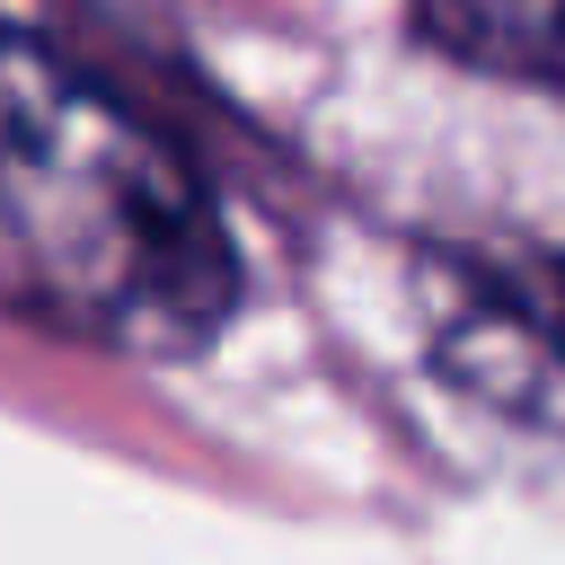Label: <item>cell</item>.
Returning a JSON list of instances; mask_svg holds the SVG:
<instances>
[{
  "mask_svg": "<svg viewBox=\"0 0 565 565\" xmlns=\"http://www.w3.org/2000/svg\"><path fill=\"white\" fill-rule=\"evenodd\" d=\"M415 26L468 71L565 88V0H415Z\"/></svg>",
  "mask_w": 565,
  "mask_h": 565,
  "instance_id": "2",
  "label": "cell"
},
{
  "mask_svg": "<svg viewBox=\"0 0 565 565\" xmlns=\"http://www.w3.org/2000/svg\"><path fill=\"white\" fill-rule=\"evenodd\" d=\"M238 300L203 177L115 88L0 26V309L177 362Z\"/></svg>",
  "mask_w": 565,
  "mask_h": 565,
  "instance_id": "1",
  "label": "cell"
}]
</instances>
